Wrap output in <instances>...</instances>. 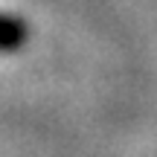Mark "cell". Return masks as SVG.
I'll list each match as a JSON object with an SVG mask.
<instances>
[{
  "mask_svg": "<svg viewBox=\"0 0 157 157\" xmlns=\"http://www.w3.org/2000/svg\"><path fill=\"white\" fill-rule=\"evenodd\" d=\"M26 38H29L26 21L0 12V52H15V50H21V47L26 44Z\"/></svg>",
  "mask_w": 157,
  "mask_h": 157,
  "instance_id": "cell-1",
  "label": "cell"
}]
</instances>
